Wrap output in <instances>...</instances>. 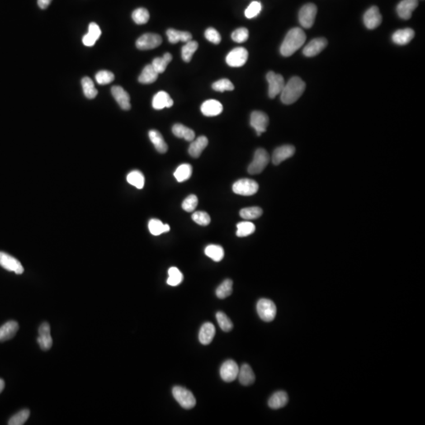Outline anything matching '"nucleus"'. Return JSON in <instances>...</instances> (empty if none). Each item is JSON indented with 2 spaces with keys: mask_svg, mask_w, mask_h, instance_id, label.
<instances>
[{
  "mask_svg": "<svg viewBox=\"0 0 425 425\" xmlns=\"http://www.w3.org/2000/svg\"><path fill=\"white\" fill-rule=\"evenodd\" d=\"M306 35L300 28H293L288 33L280 46V54L283 56L292 55L305 43Z\"/></svg>",
  "mask_w": 425,
  "mask_h": 425,
  "instance_id": "nucleus-1",
  "label": "nucleus"
},
{
  "mask_svg": "<svg viewBox=\"0 0 425 425\" xmlns=\"http://www.w3.org/2000/svg\"><path fill=\"white\" fill-rule=\"evenodd\" d=\"M306 89V83L300 77H294L284 85L281 93V102L286 105L294 103L299 100Z\"/></svg>",
  "mask_w": 425,
  "mask_h": 425,
  "instance_id": "nucleus-2",
  "label": "nucleus"
},
{
  "mask_svg": "<svg viewBox=\"0 0 425 425\" xmlns=\"http://www.w3.org/2000/svg\"><path fill=\"white\" fill-rule=\"evenodd\" d=\"M172 395L180 406L185 409H191L196 405V399L194 394L187 388L176 386L172 388Z\"/></svg>",
  "mask_w": 425,
  "mask_h": 425,
  "instance_id": "nucleus-3",
  "label": "nucleus"
},
{
  "mask_svg": "<svg viewBox=\"0 0 425 425\" xmlns=\"http://www.w3.org/2000/svg\"><path fill=\"white\" fill-rule=\"evenodd\" d=\"M270 155L266 150L259 148L255 152L254 159L248 166L250 174H259L270 162Z\"/></svg>",
  "mask_w": 425,
  "mask_h": 425,
  "instance_id": "nucleus-4",
  "label": "nucleus"
},
{
  "mask_svg": "<svg viewBox=\"0 0 425 425\" xmlns=\"http://www.w3.org/2000/svg\"><path fill=\"white\" fill-rule=\"evenodd\" d=\"M259 188L258 184L251 179H241L235 183L233 191L235 194L243 196H251L257 192Z\"/></svg>",
  "mask_w": 425,
  "mask_h": 425,
  "instance_id": "nucleus-5",
  "label": "nucleus"
},
{
  "mask_svg": "<svg viewBox=\"0 0 425 425\" xmlns=\"http://www.w3.org/2000/svg\"><path fill=\"white\" fill-rule=\"evenodd\" d=\"M257 311L262 321L270 322L276 318V306L272 301L261 299L257 302Z\"/></svg>",
  "mask_w": 425,
  "mask_h": 425,
  "instance_id": "nucleus-6",
  "label": "nucleus"
},
{
  "mask_svg": "<svg viewBox=\"0 0 425 425\" xmlns=\"http://www.w3.org/2000/svg\"><path fill=\"white\" fill-rule=\"evenodd\" d=\"M318 12L317 6L313 3H307L301 8L299 13V20L300 25L305 29H309L313 26Z\"/></svg>",
  "mask_w": 425,
  "mask_h": 425,
  "instance_id": "nucleus-7",
  "label": "nucleus"
},
{
  "mask_svg": "<svg viewBox=\"0 0 425 425\" xmlns=\"http://www.w3.org/2000/svg\"><path fill=\"white\" fill-rule=\"evenodd\" d=\"M266 80L269 84V96L271 99H274L281 93L284 88L285 85L284 77L280 74L270 71L266 75Z\"/></svg>",
  "mask_w": 425,
  "mask_h": 425,
  "instance_id": "nucleus-8",
  "label": "nucleus"
},
{
  "mask_svg": "<svg viewBox=\"0 0 425 425\" xmlns=\"http://www.w3.org/2000/svg\"><path fill=\"white\" fill-rule=\"evenodd\" d=\"M248 51L242 47L236 48L228 53L226 57L227 64L231 67H241L247 63Z\"/></svg>",
  "mask_w": 425,
  "mask_h": 425,
  "instance_id": "nucleus-9",
  "label": "nucleus"
},
{
  "mask_svg": "<svg viewBox=\"0 0 425 425\" xmlns=\"http://www.w3.org/2000/svg\"><path fill=\"white\" fill-rule=\"evenodd\" d=\"M162 37L158 34H143L137 40L136 45L139 50H152L153 48H158L162 44Z\"/></svg>",
  "mask_w": 425,
  "mask_h": 425,
  "instance_id": "nucleus-10",
  "label": "nucleus"
},
{
  "mask_svg": "<svg viewBox=\"0 0 425 425\" xmlns=\"http://www.w3.org/2000/svg\"><path fill=\"white\" fill-rule=\"evenodd\" d=\"M0 266L4 268L5 270L15 272L18 275L24 272V268L18 260L8 254L1 251H0Z\"/></svg>",
  "mask_w": 425,
  "mask_h": 425,
  "instance_id": "nucleus-11",
  "label": "nucleus"
},
{
  "mask_svg": "<svg viewBox=\"0 0 425 425\" xmlns=\"http://www.w3.org/2000/svg\"><path fill=\"white\" fill-rule=\"evenodd\" d=\"M269 117L261 111H254L251 115V125L256 131L257 136L265 133L269 125Z\"/></svg>",
  "mask_w": 425,
  "mask_h": 425,
  "instance_id": "nucleus-12",
  "label": "nucleus"
},
{
  "mask_svg": "<svg viewBox=\"0 0 425 425\" xmlns=\"http://www.w3.org/2000/svg\"><path fill=\"white\" fill-rule=\"evenodd\" d=\"M238 368L236 361L233 360H228L222 364L220 369L221 376L224 381H234L238 377Z\"/></svg>",
  "mask_w": 425,
  "mask_h": 425,
  "instance_id": "nucleus-13",
  "label": "nucleus"
},
{
  "mask_svg": "<svg viewBox=\"0 0 425 425\" xmlns=\"http://www.w3.org/2000/svg\"><path fill=\"white\" fill-rule=\"evenodd\" d=\"M364 24L369 29L377 28L382 22V15L377 6H372L364 15Z\"/></svg>",
  "mask_w": 425,
  "mask_h": 425,
  "instance_id": "nucleus-14",
  "label": "nucleus"
},
{
  "mask_svg": "<svg viewBox=\"0 0 425 425\" xmlns=\"http://www.w3.org/2000/svg\"><path fill=\"white\" fill-rule=\"evenodd\" d=\"M38 344L43 351H48L52 346L51 336V327L47 322L42 323L39 328V337L37 338Z\"/></svg>",
  "mask_w": 425,
  "mask_h": 425,
  "instance_id": "nucleus-15",
  "label": "nucleus"
},
{
  "mask_svg": "<svg viewBox=\"0 0 425 425\" xmlns=\"http://www.w3.org/2000/svg\"><path fill=\"white\" fill-rule=\"evenodd\" d=\"M327 44H328V41L324 38L313 39L303 49V54L306 57H313L318 55L326 48Z\"/></svg>",
  "mask_w": 425,
  "mask_h": 425,
  "instance_id": "nucleus-16",
  "label": "nucleus"
},
{
  "mask_svg": "<svg viewBox=\"0 0 425 425\" xmlns=\"http://www.w3.org/2000/svg\"><path fill=\"white\" fill-rule=\"evenodd\" d=\"M295 148L291 145H284L276 148L272 153V161L275 166L280 165L288 158L294 155Z\"/></svg>",
  "mask_w": 425,
  "mask_h": 425,
  "instance_id": "nucleus-17",
  "label": "nucleus"
},
{
  "mask_svg": "<svg viewBox=\"0 0 425 425\" xmlns=\"http://www.w3.org/2000/svg\"><path fill=\"white\" fill-rule=\"evenodd\" d=\"M418 6V0H403L397 6L398 16L404 20H408L412 17V13Z\"/></svg>",
  "mask_w": 425,
  "mask_h": 425,
  "instance_id": "nucleus-18",
  "label": "nucleus"
},
{
  "mask_svg": "<svg viewBox=\"0 0 425 425\" xmlns=\"http://www.w3.org/2000/svg\"><path fill=\"white\" fill-rule=\"evenodd\" d=\"M111 93L122 110H130V96L123 87L120 86H114L111 88Z\"/></svg>",
  "mask_w": 425,
  "mask_h": 425,
  "instance_id": "nucleus-19",
  "label": "nucleus"
},
{
  "mask_svg": "<svg viewBox=\"0 0 425 425\" xmlns=\"http://www.w3.org/2000/svg\"><path fill=\"white\" fill-rule=\"evenodd\" d=\"M222 110H223V106L218 100H206L202 104V113L206 117L218 116L221 114Z\"/></svg>",
  "mask_w": 425,
  "mask_h": 425,
  "instance_id": "nucleus-20",
  "label": "nucleus"
},
{
  "mask_svg": "<svg viewBox=\"0 0 425 425\" xmlns=\"http://www.w3.org/2000/svg\"><path fill=\"white\" fill-rule=\"evenodd\" d=\"M173 105V100L170 95L164 91H158L152 100V106L155 110H162L164 108H170Z\"/></svg>",
  "mask_w": 425,
  "mask_h": 425,
  "instance_id": "nucleus-21",
  "label": "nucleus"
},
{
  "mask_svg": "<svg viewBox=\"0 0 425 425\" xmlns=\"http://www.w3.org/2000/svg\"><path fill=\"white\" fill-rule=\"evenodd\" d=\"M100 35H101V29L100 26L96 23H90L88 32L86 35H84L82 39L83 44L87 47H92L95 45L97 40L100 39Z\"/></svg>",
  "mask_w": 425,
  "mask_h": 425,
  "instance_id": "nucleus-22",
  "label": "nucleus"
},
{
  "mask_svg": "<svg viewBox=\"0 0 425 425\" xmlns=\"http://www.w3.org/2000/svg\"><path fill=\"white\" fill-rule=\"evenodd\" d=\"M208 145V139L204 136L198 137L195 140L191 141L190 147H189L188 152L189 154L192 158H198L200 157L202 153L204 152L205 148Z\"/></svg>",
  "mask_w": 425,
  "mask_h": 425,
  "instance_id": "nucleus-23",
  "label": "nucleus"
},
{
  "mask_svg": "<svg viewBox=\"0 0 425 425\" xmlns=\"http://www.w3.org/2000/svg\"><path fill=\"white\" fill-rule=\"evenodd\" d=\"M216 329L213 323L206 322L202 326L199 331V340L202 344L208 345L214 340Z\"/></svg>",
  "mask_w": 425,
  "mask_h": 425,
  "instance_id": "nucleus-24",
  "label": "nucleus"
},
{
  "mask_svg": "<svg viewBox=\"0 0 425 425\" xmlns=\"http://www.w3.org/2000/svg\"><path fill=\"white\" fill-rule=\"evenodd\" d=\"M19 325L17 322L10 321L0 327V342H4L11 340L18 331Z\"/></svg>",
  "mask_w": 425,
  "mask_h": 425,
  "instance_id": "nucleus-25",
  "label": "nucleus"
},
{
  "mask_svg": "<svg viewBox=\"0 0 425 425\" xmlns=\"http://www.w3.org/2000/svg\"><path fill=\"white\" fill-rule=\"evenodd\" d=\"M415 33L412 29H399L392 35V40L398 45H406L414 37Z\"/></svg>",
  "mask_w": 425,
  "mask_h": 425,
  "instance_id": "nucleus-26",
  "label": "nucleus"
},
{
  "mask_svg": "<svg viewBox=\"0 0 425 425\" xmlns=\"http://www.w3.org/2000/svg\"><path fill=\"white\" fill-rule=\"evenodd\" d=\"M238 380L243 386H250L255 381V375L253 369L247 364H243L238 370Z\"/></svg>",
  "mask_w": 425,
  "mask_h": 425,
  "instance_id": "nucleus-27",
  "label": "nucleus"
},
{
  "mask_svg": "<svg viewBox=\"0 0 425 425\" xmlns=\"http://www.w3.org/2000/svg\"><path fill=\"white\" fill-rule=\"evenodd\" d=\"M289 403V396L286 392L280 391L275 392L272 396L270 397L268 402V405L272 409H278L283 408Z\"/></svg>",
  "mask_w": 425,
  "mask_h": 425,
  "instance_id": "nucleus-28",
  "label": "nucleus"
},
{
  "mask_svg": "<svg viewBox=\"0 0 425 425\" xmlns=\"http://www.w3.org/2000/svg\"><path fill=\"white\" fill-rule=\"evenodd\" d=\"M166 35L171 44H176L178 42L187 43L192 39V35L188 32L178 31L173 29H169L166 31Z\"/></svg>",
  "mask_w": 425,
  "mask_h": 425,
  "instance_id": "nucleus-29",
  "label": "nucleus"
},
{
  "mask_svg": "<svg viewBox=\"0 0 425 425\" xmlns=\"http://www.w3.org/2000/svg\"><path fill=\"white\" fill-rule=\"evenodd\" d=\"M149 138L153 143L157 152L161 153H165L168 151V146L165 141L162 134L157 130H151L149 132Z\"/></svg>",
  "mask_w": 425,
  "mask_h": 425,
  "instance_id": "nucleus-30",
  "label": "nucleus"
},
{
  "mask_svg": "<svg viewBox=\"0 0 425 425\" xmlns=\"http://www.w3.org/2000/svg\"><path fill=\"white\" fill-rule=\"evenodd\" d=\"M172 131L176 137L185 139L187 141L191 142L195 139V132L182 124H175L172 126Z\"/></svg>",
  "mask_w": 425,
  "mask_h": 425,
  "instance_id": "nucleus-31",
  "label": "nucleus"
},
{
  "mask_svg": "<svg viewBox=\"0 0 425 425\" xmlns=\"http://www.w3.org/2000/svg\"><path fill=\"white\" fill-rule=\"evenodd\" d=\"M158 73L153 68L152 65H148L143 68L141 74L139 75L138 81H139V83L148 85V84L153 83L154 81H156V80L158 79Z\"/></svg>",
  "mask_w": 425,
  "mask_h": 425,
  "instance_id": "nucleus-32",
  "label": "nucleus"
},
{
  "mask_svg": "<svg viewBox=\"0 0 425 425\" xmlns=\"http://www.w3.org/2000/svg\"><path fill=\"white\" fill-rule=\"evenodd\" d=\"M172 54L170 53H166L163 57L154 58L152 63V67L158 74L164 73L165 70L167 68V66L172 61Z\"/></svg>",
  "mask_w": 425,
  "mask_h": 425,
  "instance_id": "nucleus-33",
  "label": "nucleus"
},
{
  "mask_svg": "<svg viewBox=\"0 0 425 425\" xmlns=\"http://www.w3.org/2000/svg\"><path fill=\"white\" fill-rule=\"evenodd\" d=\"M205 254L216 262L221 261L224 256V249L219 245H209L205 247Z\"/></svg>",
  "mask_w": 425,
  "mask_h": 425,
  "instance_id": "nucleus-34",
  "label": "nucleus"
},
{
  "mask_svg": "<svg viewBox=\"0 0 425 425\" xmlns=\"http://www.w3.org/2000/svg\"><path fill=\"white\" fill-rule=\"evenodd\" d=\"M150 233L153 236H159L164 233H168L170 230V227L168 224H163L161 221L158 219H152L148 224Z\"/></svg>",
  "mask_w": 425,
  "mask_h": 425,
  "instance_id": "nucleus-35",
  "label": "nucleus"
},
{
  "mask_svg": "<svg viewBox=\"0 0 425 425\" xmlns=\"http://www.w3.org/2000/svg\"><path fill=\"white\" fill-rule=\"evenodd\" d=\"M198 48H199V44L195 40H191L187 42L185 45L183 46L181 51L183 60L185 61V63H189L191 60L193 54L197 51Z\"/></svg>",
  "mask_w": 425,
  "mask_h": 425,
  "instance_id": "nucleus-36",
  "label": "nucleus"
},
{
  "mask_svg": "<svg viewBox=\"0 0 425 425\" xmlns=\"http://www.w3.org/2000/svg\"><path fill=\"white\" fill-rule=\"evenodd\" d=\"M81 85L83 87L84 94L87 99L92 100L97 96V89L95 87L94 82L91 78L87 77H84L83 79L81 80Z\"/></svg>",
  "mask_w": 425,
  "mask_h": 425,
  "instance_id": "nucleus-37",
  "label": "nucleus"
},
{
  "mask_svg": "<svg viewBox=\"0 0 425 425\" xmlns=\"http://www.w3.org/2000/svg\"><path fill=\"white\" fill-rule=\"evenodd\" d=\"M127 181L136 188L142 189L145 184V178L141 172H139L138 170H134L129 172L127 176Z\"/></svg>",
  "mask_w": 425,
  "mask_h": 425,
  "instance_id": "nucleus-38",
  "label": "nucleus"
},
{
  "mask_svg": "<svg viewBox=\"0 0 425 425\" xmlns=\"http://www.w3.org/2000/svg\"><path fill=\"white\" fill-rule=\"evenodd\" d=\"M192 174V167L191 165L182 164L176 169L174 172L175 178L178 182L187 181Z\"/></svg>",
  "mask_w": 425,
  "mask_h": 425,
  "instance_id": "nucleus-39",
  "label": "nucleus"
},
{
  "mask_svg": "<svg viewBox=\"0 0 425 425\" xmlns=\"http://www.w3.org/2000/svg\"><path fill=\"white\" fill-rule=\"evenodd\" d=\"M233 280L227 279L224 280L220 286L216 290V295L221 299H224L230 296L233 293Z\"/></svg>",
  "mask_w": 425,
  "mask_h": 425,
  "instance_id": "nucleus-40",
  "label": "nucleus"
},
{
  "mask_svg": "<svg viewBox=\"0 0 425 425\" xmlns=\"http://www.w3.org/2000/svg\"><path fill=\"white\" fill-rule=\"evenodd\" d=\"M262 210L261 208L257 206H253V207L243 208L239 212V215L241 218L246 220H254L260 218L262 215Z\"/></svg>",
  "mask_w": 425,
  "mask_h": 425,
  "instance_id": "nucleus-41",
  "label": "nucleus"
},
{
  "mask_svg": "<svg viewBox=\"0 0 425 425\" xmlns=\"http://www.w3.org/2000/svg\"><path fill=\"white\" fill-rule=\"evenodd\" d=\"M237 226V236L238 237H248L255 232V224L250 221L239 222Z\"/></svg>",
  "mask_w": 425,
  "mask_h": 425,
  "instance_id": "nucleus-42",
  "label": "nucleus"
},
{
  "mask_svg": "<svg viewBox=\"0 0 425 425\" xmlns=\"http://www.w3.org/2000/svg\"><path fill=\"white\" fill-rule=\"evenodd\" d=\"M169 278L167 284L170 286H177L182 283L184 276L182 272L176 267H171L168 271Z\"/></svg>",
  "mask_w": 425,
  "mask_h": 425,
  "instance_id": "nucleus-43",
  "label": "nucleus"
},
{
  "mask_svg": "<svg viewBox=\"0 0 425 425\" xmlns=\"http://www.w3.org/2000/svg\"><path fill=\"white\" fill-rule=\"evenodd\" d=\"M132 17L137 25H143L149 21L150 14L147 9L138 8L133 11Z\"/></svg>",
  "mask_w": 425,
  "mask_h": 425,
  "instance_id": "nucleus-44",
  "label": "nucleus"
},
{
  "mask_svg": "<svg viewBox=\"0 0 425 425\" xmlns=\"http://www.w3.org/2000/svg\"><path fill=\"white\" fill-rule=\"evenodd\" d=\"M216 318H217L218 324L220 326L222 331L228 332L233 329V322L228 318V316L225 313H223V312H218L216 314Z\"/></svg>",
  "mask_w": 425,
  "mask_h": 425,
  "instance_id": "nucleus-45",
  "label": "nucleus"
},
{
  "mask_svg": "<svg viewBox=\"0 0 425 425\" xmlns=\"http://www.w3.org/2000/svg\"><path fill=\"white\" fill-rule=\"evenodd\" d=\"M30 411L27 408L20 411L17 414L13 416L11 419L9 420L8 425H22L29 419Z\"/></svg>",
  "mask_w": 425,
  "mask_h": 425,
  "instance_id": "nucleus-46",
  "label": "nucleus"
},
{
  "mask_svg": "<svg viewBox=\"0 0 425 425\" xmlns=\"http://www.w3.org/2000/svg\"><path fill=\"white\" fill-rule=\"evenodd\" d=\"M212 88L216 91L223 92L225 91H233L234 90V85L227 78L219 80L212 85Z\"/></svg>",
  "mask_w": 425,
  "mask_h": 425,
  "instance_id": "nucleus-47",
  "label": "nucleus"
},
{
  "mask_svg": "<svg viewBox=\"0 0 425 425\" xmlns=\"http://www.w3.org/2000/svg\"><path fill=\"white\" fill-rule=\"evenodd\" d=\"M192 220L196 223V224L202 225V226H206L210 224V217L206 212L197 211L194 213L191 216Z\"/></svg>",
  "mask_w": 425,
  "mask_h": 425,
  "instance_id": "nucleus-48",
  "label": "nucleus"
},
{
  "mask_svg": "<svg viewBox=\"0 0 425 425\" xmlns=\"http://www.w3.org/2000/svg\"><path fill=\"white\" fill-rule=\"evenodd\" d=\"M96 79L98 84H100V85H108V84H110L114 81V73H111L110 71H100L96 75Z\"/></svg>",
  "mask_w": 425,
  "mask_h": 425,
  "instance_id": "nucleus-49",
  "label": "nucleus"
},
{
  "mask_svg": "<svg viewBox=\"0 0 425 425\" xmlns=\"http://www.w3.org/2000/svg\"><path fill=\"white\" fill-rule=\"evenodd\" d=\"M249 37V31L246 28H239L233 32L232 34V39L233 41L237 43H243L247 41Z\"/></svg>",
  "mask_w": 425,
  "mask_h": 425,
  "instance_id": "nucleus-50",
  "label": "nucleus"
},
{
  "mask_svg": "<svg viewBox=\"0 0 425 425\" xmlns=\"http://www.w3.org/2000/svg\"><path fill=\"white\" fill-rule=\"evenodd\" d=\"M197 196L195 195H190L183 202V210L187 212H193L197 207Z\"/></svg>",
  "mask_w": 425,
  "mask_h": 425,
  "instance_id": "nucleus-51",
  "label": "nucleus"
},
{
  "mask_svg": "<svg viewBox=\"0 0 425 425\" xmlns=\"http://www.w3.org/2000/svg\"><path fill=\"white\" fill-rule=\"evenodd\" d=\"M261 11V4L259 2H251V4L248 6L246 11H245V16L247 18H253L259 15V13Z\"/></svg>",
  "mask_w": 425,
  "mask_h": 425,
  "instance_id": "nucleus-52",
  "label": "nucleus"
},
{
  "mask_svg": "<svg viewBox=\"0 0 425 425\" xmlns=\"http://www.w3.org/2000/svg\"><path fill=\"white\" fill-rule=\"evenodd\" d=\"M205 37L210 43L214 44H219L221 40V37L219 33L214 28H208L205 31Z\"/></svg>",
  "mask_w": 425,
  "mask_h": 425,
  "instance_id": "nucleus-53",
  "label": "nucleus"
},
{
  "mask_svg": "<svg viewBox=\"0 0 425 425\" xmlns=\"http://www.w3.org/2000/svg\"><path fill=\"white\" fill-rule=\"evenodd\" d=\"M51 1L52 0H37L38 6L41 9L48 8Z\"/></svg>",
  "mask_w": 425,
  "mask_h": 425,
  "instance_id": "nucleus-54",
  "label": "nucleus"
},
{
  "mask_svg": "<svg viewBox=\"0 0 425 425\" xmlns=\"http://www.w3.org/2000/svg\"><path fill=\"white\" fill-rule=\"evenodd\" d=\"M5 388V383L2 379H0V393L3 391Z\"/></svg>",
  "mask_w": 425,
  "mask_h": 425,
  "instance_id": "nucleus-55",
  "label": "nucleus"
}]
</instances>
